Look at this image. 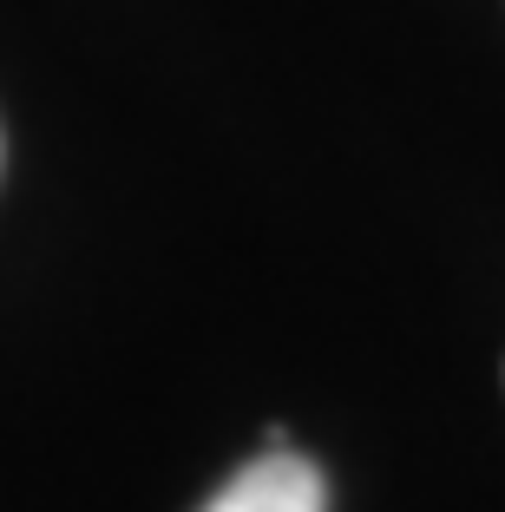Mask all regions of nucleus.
<instances>
[{"label": "nucleus", "instance_id": "nucleus-1", "mask_svg": "<svg viewBox=\"0 0 505 512\" xmlns=\"http://www.w3.org/2000/svg\"><path fill=\"white\" fill-rule=\"evenodd\" d=\"M204 512H328V480L315 460H302L289 447H269L250 467L230 473L204 499Z\"/></svg>", "mask_w": 505, "mask_h": 512}]
</instances>
